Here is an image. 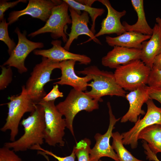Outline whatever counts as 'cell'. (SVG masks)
<instances>
[{
  "instance_id": "1",
  "label": "cell",
  "mask_w": 161,
  "mask_h": 161,
  "mask_svg": "<svg viewBox=\"0 0 161 161\" xmlns=\"http://www.w3.org/2000/svg\"><path fill=\"white\" fill-rule=\"evenodd\" d=\"M24 130V134L13 142L5 143L4 146L15 152L25 151L36 145L44 143L45 128L44 113L43 106L36 104L35 110L21 122Z\"/></svg>"
},
{
  "instance_id": "2",
  "label": "cell",
  "mask_w": 161,
  "mask_h": 161,
  "mask_svg": "<svg viewBox=\"0 0 161 161\" xmlns=\"http://www.w3.org/2000/svg\"><path fill=\"white\" fill-rule=\"evenodd\" d=\"M76 72L78 74L89 75L93 80L87 84V86L91 87V90L85 92L92 99L102 102L101 97L106 95L125 97L126 91L117 83L112 72L100 70L95 65Z\"/></svg>"
},
{
  "instance_id": "3",
  "label": "cell",
  "mask_w": 161,
  "mask_h": 161,
  "mask_svg": "<svg viewBox=\"0 0 161 161\" xmlns=\"http://www.w3.org/2000/svg\"><path fill=\"white\" fill-rule=\"evenodd\" d=\"M10 101L6 103L8 112L6 122L1 128V131H10V140H15L18 133L19 125L25 113L33 112L36 105L30 98L25 85L22 86V91L18 95H13L9 97Z\"/></svg>"
},
{
  "instance_id": "4",
  "label": "cell",
  "mask_w": 161,
  "mask_h": 161,
  "mask_svg": "<svg viewBox=\"0 0 161 161\" xmlns=\"http://www.w3.org/2000/svg\"><path fill=\"white\" fill-rule=\"evenodd\" d=\"M99 102L92 99L85 92L78 91L73 88L65 100L56 106L59 112L65 117L66 127L74 136L73 123L76 115L82 110L90 112L98 109Z\"/></svg>"
},
{
  "instance_id": "5",
  "label": "cell",
  "mask_w": 161,
  "mask_h": 161,
  "mask_svg": "<svg viewBox=\"0 0 161 161\" xmlns=\"http://www.w3.org/2000/svg\"><path fill=\"white\" fill-rule=\"evenodd\" d=\"M151 68L140 59L115 69L114 73L117 83L125 91H133L147 84Z\"/></svg>"
},
{
  "instance_id": "6",
  "label": "cell",
  "mask_w": 161,
  "mask_h": 161,
  "mask_svg": "<svg viewBox=\"0 0 161 161\" xmlns=\"http://www.w3.org/2000/svg\"><path fill=\"white\" fill-rule=\"evenodd\" d=\"M60 63L42 57L41 62L34 67L25 86L28 95L35 104L46 95L44 86L52 80L50 78L53 70L60 69Z\"/></svg>"
},
{
  "instance_id": "7",
  "label": "cell",
  "mask_w": 161,
  "mask_h": 161,
  "mask_svg": "<svg viewBox=\"0 0 161 161\" xmlns=\"http://www.w3.org/2000/svg\"><path fill=\"white\" fill-rule=\"evenodd\" d=\"M55 101L45 102L41 100L38 103L44 109L45 126L44 140L49 146H55L59 144L63 146L66 123L65 118H62L63 115L55 105Z\"/></svg>"
},
{
  "instance_id": "8",
  "label": "cell",
  "mask_w": 161,
  "mask_h": 161,
  "mask_svg": "<svg viewBox=\"0 0 161 161\" xmlns=\"http://www.w3.org/2000/svg\"><path fill=\"white\" fill-rule=\"evenodd\" d=\"M69 6L64 0L54 7L51 14L44 25L38 30L29 34L28 36L33 37L38 35L49 32L54 39L62 38L66 43L68 38L66 30L67 24L72 23V19L68 14Z\"/></svg>"
},
{
  "instance_id": "9",
  "label": "cell",
  "mask_w": 161,
  "mask_h": 161,
  "mask_svg": "<svg viewBox=\"0 0 161 161\" xmlns=\"http://www.w3.org/2000/svg\"><path fill=\"white\" fill-rule=\"evenodd\" d=\"M146 103L147 110L143 118L140 119L139 117L131 129L121 134L123 145H130L132 149L137 148L138 137L141 131L150 126L161 124V107H157L151 99H149Z\"/></svg>"
},
{
  "instance_id": "10",
  "label": "cell",
  "mask_w": 161,
  "mask_h": 161,
  "mask_svg": "<svg viewBox=\"0 0 161 161\" xmlns=\"http://www.w3.org/2000/svg\"><path fill=\"white\" fill-rule=\"evenodd\" d=\"M109 115V124L106 132L103 134L97 133L94 136L96 143L91 148L89 155L90 161H98L100 158L107 157L115 161H120L118 156L110 143L112 131L115 125L121 118L116 119L113 114L112 107L109 102L107 103Z\"/></svg>"
},
{
  "instance_id": "11",
  "label": "cell",
  "mask_w": 161,
  "mask_h": 161,
  "mask_svg": "<svg viewBox=\"0 0 161 161\" xmlns=\"http://www.w3.org/2000/svg\"><path fill=\"white\" fill-rule=\"evenodd\" d=\"M15 31L18 37L17 44L9 58L2 65L15 67L20 73L22 74L28 71L24 61L28 55L36 49L43 48L44 44L42 42L29 40L26 37V32L22 33L18 27L16 28Z\"/></svg>"
},
{
  "instance_id": "12",
  "label": "cell",
  "mask_w": 161,
  "mask_h": 161,
  "mask_svg": "<svg viewBox=\"0 0 161 161\" xmlns=\"http://www.w3.org/2000/svg\"><path fill=\"white\" fill-rule=\"evenodd\" d=\"M62 1L58 0H29L24 9L19 11H14L9 14L8 22L10 25L17 21L21 16L26 15L46 22L50 16L53 8Z\"/></svg>"
},
{
  "instance_id": "13",
  "label": "cell",
  "mask_w": 161,
  "mask_h": 161,
  "mask_svg": "<svg viewBox=\"0 0 161 161\" xmlns=\"http://www.w3.org/2000/svg\"><path fill=\"white\" fill-rule=\"evenodd\" d=\"M69 10L72 19V26L70 32L67 34L69 37L64 48L69 51L73 41L81 35H86L90 38L81 44L92 40L97 44L101 45L100 41L95 37V34L93 33L88 26V24L89 23L88 13L83 11L82 13L80 14L76 10L69 7Z\"/></svg>"
},
{
  "instance_id": "14",
  "label": "cell",
  "mask_w": 161,
  "mask_h": 161,
  "mask_svg": "<svg viewBox=\"0 0 161 161\" xmlns=\"http://www.w3.org/2000/svg\"><path fill=\"white\" fill-rule=\"evenodd\" d=\"M125 97L129 102V107L127 112L121 118L120 122L135 123L140 115H145L146 113L142 109V107L150 99L146 86L140 87L126 94Z\"/></svg>"
},
{
  "instance_id": "15",
  "label": "cell",
  "mask_w": 161,
  "mask_h": 161,
  "mask_svg": "<svg viewBox=\"0 0 161 161\" xmlns=\"http://www.w3.org/2000/svg\"><path fill=\"white\" fill-rule=\"evenodd\" d=\"M51 43L52 47L51 48L47 49H35L33 51L34 54L59 62L72 60L78 61L80 64L87 65L91 61V59L85 55L72 53L66 50L62 46V42L60 40H53Z\"/></svg>"
},
{
  "instance_id": "16",
  "label": "cell",
  "mask_w": 161,
  "mask_h": 161,
  "mask_svg": "<svg viewBox=\"0 0 161 161\" xmlns=\"http://www.w3.org/2000/svg\"><path fill=\"white\" fill-rule=\"evenodd\" d=\"M98 1L104 5L107 10L106 17L101 23L99 31L95 34L96 38L105 34L115 33L118 36L126 31L124 26L120 22V18L126 15V11L124 10L118 11L111 5L108 0H99Z\"/></svg>"
},
{
  "instance_id": "17",
  "label": "cell",
  "mask_w": 161,
  "mask_h": 161,
  "mask_svg": "<svg viewBox=\"0 0 161 161\" xmlns=\"http://www.w3.org/2000/svg\"><path fill=\"white\" fill-rule=\"evenodd\" d=\"M140 49L115 46L101 59L104 66L116 69L133 61L140 59Z\"/></svg>"
},
{
  "instance_id": "18",
  "label": "cell",
  "mask_w": 161,
  "mask_h": 161,
  "mask_svg": "<svg viewBox=\"0 0 161 161\" xmlns=\"http://www.w3.org/2000/svg\"><path fill=\"white\" fill-rule=\"evenodd\" d=\"M76 61L69 60L60 62V65L61 76L60 80L53 84L61 85H68L79 91H83L87 89L88 82L92 79L89 76L80 77L77 76L75 72L74 66Z\"/></svg>"
},
{
  "instance_id": "19",
  "label": "cell",
  "mask_w": 161,
  "mask_h": 161,
  "mask_svg": "<svg viewBox=\"0 0 161 161\" xmlns=\"http://www.w3.org/2000/svg\"><path fill=\"white\" fill-rule=\"evenodd\" d=\"M153 28L150 38L142 44L140 56V60L151 69L154 58L161 52V30L156 24Z\"/></svg>"
},
{
  "instance_id": "20",
  "label": "cell",
  "mask_w": 161,
  "mask_h": 161,
  "mask_svg": "<svg viewBox=\"0 0 161 161\" xmlns=\"http://www.w3.org/2000/svg\"><path fill=\"white\" fill-rule=\"evenodd\" d=\"M151 36L134 32L126 31L115 37L106 36V41L109 46L112 47L117 46L141 49L142 43L149 39Z\"/></svg>"
},
{
  "instance_id": "21",
  "label": "cell",
  "mask_w": 161,
  "mask_h": 161,
  "mask_svg": "<svg viewBox=\"0 0 161 161\" xmlns=\"http://www.w3.org/2000/svg\"><path fill=\"white\" fill-rule=\"evenodd\" d=\"M131 2L137 14V20L136 22L133 25H130L126 21H123L122 24L126 31L134 32L145 35H151L153 28L150 26L146 21L144 10L143 0H131Z\"/></svg>"
},
{
  "instance_id": "22",
  "label": "cell",
  "mask_w": 161,
  "mask_h": 161,
  "mask_svg": "<svg viewBox=\"0 0 161 161\" xmlns=\"http://www.w3.org/2000/svg\"><path fill=\"white\" fill-rule=\"evenodd\" d=\"M138 139L145 141L155 154L161 153V124L151 125L144 129L139 134Z\"/></svg>"
},
{
  "instance_id": "23",
  "label": "cell",
  "mask_w": 161,
  "mask_h": 161,
  "mask_svg": "<svg viewBox=\"0 0 161 161\" xmlns=\"http://www.w3.org/2000/svg\"><path fill=\"white\" fill-rule=\"evenodd\" d=\"M69 6L76 10L78 13L81 14L80 11H86L90 16L92 21L90 28L91 31L95 34V21L97 18L102 16L105 10L102 8H97L84 5L74 0H64Z\"/></svg>"
},
{
  "instance_id": "24",
  "label": "cell",
  "mask_w": 161,
  "mask_h": 161,
  "mask_svg": "<svg viewBox=\"0 0 161 161\" xmlns=\"http://www.w3.org/2000/svg\"><path fill=\"white\" fill-rule=\"evenodd\" d=\"M112 137L113 141L111 145L120 161H145L137 158L124 147L123 137L118 131L113 132Z\"/></svg>"
},
{
  "instance_id": "25",
  "label": "cell",
  "mask_w": 161,
  "mask_h": 161,
  "mask_svg": "<svg viewBox=\"0 0 161 161\" xmlns=\"http://www.w3.org/2000/svg\"><path fill=\"white\" fill-rule=\"evenodd\" d=\"M91 143L89 139L85 138L77 143L74 147L73 150L78 161H90Z\"/></svg>"
},
{
  "instance_id": "26",
  "label": "cell",
  "mask_w": 161,
  "mask_h": 161,
  "mask_svg": "<svg viewBox=\"0 0 161 161\" xmlns=\"http://www.w3.org/2000/svg\"><path fill=\"white\" fill-rule=\"evenodd\" d=\"M4 19L1 21L0 23V40L7 46L8 52L10 55L16 46L13 40L11 39L9 35L8 27L9 25Z\"/></svg>"
},
{
  "instance_id": "27",
  "label": "cell",
  "mask_w": 161,
  "mask_h": 161,
  "mask_svg": "<svg viewBox=\"0 0 161 161\" xmlns=\"http://www.w3.org/2000/svg\"><path fill=\"white\" fill-rule=\"evenodd\" d=\"M1 69L0 75V89H5L11 82L13 72L11 67L7 68L3 65L0 66Z\"/></svg>"
},
{
  "instance_id": "28",
  "label": "cell",
  "mask_w": 161,
  "mask_h": 161,
  "mask_svg": "<svg viewBox=\"0 0 161 161\" xmlns=\"http://www.w3.org/2000/svg\"><path fill=\"white\" fill-rule=\"evenodd\" d=\"M30 149L37 150L38 151V153H41L50 155L57 159L58 161H75L76 156L73 150L69 155L65 157H61L56 155L51 151L42 148L40 145H33L31 147Z\"/></svg>"
},
{
  "instance_id": "29",
  "label": "cell",
  "mask_w": 161,
  "mask_h": 161,
  "mask_svg": "<svg viewBox=\"0 0 161 161\" xmlns=\"http://www.w3.org/2000/svg\"><path fill=\"white\" fill-rule=\"evenodd\" d=\"M4 146L0 148V161H22L13 150Z\"/></svg>"
},
{
  "instance_id": "30",
  "label": "cell",
  "mask_w": 161,
  "mask_h": 161,
  "mask_svg": "<svg viewBox=\"0 0 161 161\" xmlns=\"http://www.w3.org/2000/svg\"><path fill=\"white\" fill-rule=\"evenodd\" d=\"M152 87H161V69L152 67L147 84Z\"/></svg>"
},
{
  "instance_id": "31",
  "label": "cell",
  "mask_w": 161,
  "mask_h": 161,
  "mask_svg": "<svg viewBox=\"0 0 161 161\" xmlns=\"http://www.w3.org/2000/svg\"><path fill=\"white\" fill-rule=\"evenodd\" d=\"M26 0H18L12 2H8L6 0H0V20L1 21L4 20V13L9 8H12L18 3L21 2H26Z\"/></svg>"
},
{
  "instance_id": "32",
  "label": "cell",
  "mask_w": 161,
  "mask_h": 161,
  "mask_svg": "<svg viewBox=\"0 0 161 161\" xmlns=\"http://www.w3.org/2000/svg\"><path fill=\"white\" fill-rule=\"evenodd\" d=\"M64 96L63 93L60 92L58 84L53 86L51 90L41 100L45 102L55 100L58 97H62Z\"/></svg>"
},
{
  "instance_id": "33",
  "label": "cell",
  "mask_w": 161,
  "mask_h": 161,
  "mask_svg": "<svg viewBox=\"0 0 161 161\" xmlns=\"http://www.w3.org/2000/svg\"><path fill=\"white\" fill-rule=\"evenodd\" d=\"M150 99L155 100L161 104V87H152L146 86Z\"/></svg>"
},
{
  "instance_id": "34",
  "label": "cell",
  "mask_w": 161,
  "mask_h": 161,
  "mask_svg": "<svg viewBox=\"0 0 161 161\" xmlns=\"http://www.w3.org/2000/svg\"><path fill=\"white\" fill-rule=\"evenodd\" d=\"M142 146L144 149V153L146 155V158L150 161H160L158 158L157 154L154 153L148 146L147 143L142 140Z\"/></svg>"
},
{
  "instance_id": "35",
  "label": "cell",
  "mask_w": 161,
  "mask_h": 161,
  "mask_svg": "<svg viewBox=\"0 0 161 161\" xmlns=\"http://www.w3.org/2000/svg\"><path fill=\"white\" fill-rule=\"evenodd\" d=\"M152 67L161 69V52L154 58Z\"/></svg>"
},
{
  "instance_id": "36",
  "label": "cell",
  "mask_w": 161,
  "mask_h": 161,
  "mask_svg": "<svg viewBox=\"0 0 161 161\" xmlns=\"http://www.w3.org/2000/svg\"><path fill=\"white\" fill-rule=\"evenodd\" d=\"M76 1L83 5L89 7H92L93 3L97 1L95 0H78Z\"/></svg>"
},
{
  "instance_id": "37",
  "label": "cell",
  "mask_w": 161,
  "mask_h": 161,
  "mask_svg": "<svg viewBox=\"0 0 161 161\" xmlns=\"http://www.w3.org/2000/svg\"><path fill=\"white\" fill-rule=\"evenodd\" d=\"M156 21L161 30V18L157 17L156 19Z\"/></svg>"
},
{
  "instance_id": "38",
  "label": "cell",
  "mask_w": 161,
  "mask_h": 161,
  "mask_svg": "<svg viewBox=\"0 0 161 161\" xmlns=\"http://www.w3.org/2000/svg\"><path fill=\"white\" fill-rule=\"evenodd\" d=\"M39 154H42V155H43L45 157V158H46V159L47 160V161H49V159L48 158V157H47V156L46 155V154H43V153H39Z\"/></svg>"
},
{
  "instance_id": "39",
  "label": "cell",
  "mask_w": 161,
  "mask_h": 161,
  "mask_svg": "<svg viewBox=\"0 0 161 161\" xmlns=\"http://www.w3.org/2000/svg\"><path fill=\"white\" fill-rule=\"evenodd\" d=\"M98 161H102L101 160H100Z\"/></svg>"
},
{
  "instance_id": "40",
  "label": "cell",
  "mask_w": 161,
  "mask_h": 161,
  "mask_svg": "<svg viewBox=\"0 0 161 161\" xmlns=\"http://www.w3.org/2000/svg\"></svg>"
}]
</instances>
